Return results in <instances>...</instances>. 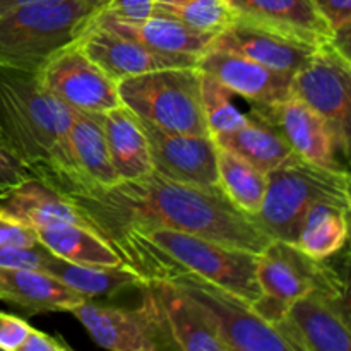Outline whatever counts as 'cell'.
I'll list each match as a JSON object with an SVG mask.
<instances>
[{"label": "cell", "instance_id": "d4e9b609", "mask_svg": "<svg viewBox=\"0 0 351 351\" xmlns=\"http://www.w3.org/2000/svg\"><path fill=\"white\" fill-rule=\"evenodd\" d=\"M41 269L67 285L84 300H91L95 297H112L127 288H139L144 283L143 278L125 264L86 266V264L69 263L51 254L50 250L45 256Z\"/></svg>", "mask_w": 351, "mask_h": 351}, {"label": "cell", "instance_id": "83f0119b", "mask_svg": "<svg viewBox=\"0 0 351 351\" xmlns=\"http://www.w3.org/2000/svg\"><path fill=\"white\" fill-rule=\"evenodd\" d=\"M350 211L351 208L331 202L314 204L302 219L293 245L319 261L336 256L348 242Z\"/></svg>", "mask_w": 351, "mask_h": 351}, {"label": "cell", "instance_id": "8fae6325", "mask_svg": "<svg viewBox=\"0 0 351 351\" xmlns=\"http://www.w3.org/2000/svg\"><path fill=\"white\" fill-rule=\"evenodd\" d=\"M291 351H350L348 295L317 290L288 307L274 324Z\"/></svg>", "mask_w": 351, "mask_h": 351}, {"label": "cell", "instance_id": "cb8c5ba5", "mask_svg": "<svg viewBox=\"0 0 351 351\" xmlns=\"http://www.w3.org/2000/svg\"><path fill=\"white\" fill-rule=\"evenodd\" d=\"M69 146L72 160L88 189H108L120 182L106 146L99 113L72 110Z\"/></svg>", "mask_w": 351, "mask_h": 351}, {"label": "cell", "instance_id": "ffe728a7", "mask_svg": "<svg viewBox=\"0 0 351 351\" xmlns=\"http://www.w3.org/2000/svg\"><path fill=\"white\" fill-rule=\"evenodd\" d=\"M99 26L139 41L163 53L192 55L201 58L211 48L215 33L194 29L167 14L154 12L143 21H122L99 10L95 17Z\"/></svg>", "mask_w": 351, "mask_h": 351}, {"label": "cell", "instance_id": "52a82bcc", "mask_svg": "<svg viewBox=\"0 0 351 351\" xmlns=\"http://www.w3.org/2000/svg\"><path fill=\"white\" fill-rule=\"evenodd\" d=\"M256 276L261 297L252 308L271 326L283 317L293 302L311 291L346 290L339 274L324 261L314 259L283 240H271L257 254Z\"/></svg>", "mask_w": 351, "mask_h": 351}, {"label": "cell", "instance_id": "5b68a950", "mask_svg": "<svg viewBox=\"0 0 351 351\" xmlns=\"http://www.w3.org/2000/svg\"><path fill=\"white\" fill-rule=\"evenodd\" d=\"M317 202L351 208L348 171L319 167L295 154L267 173L263 204L250 219L271 240L295 243L302 219Z\"/></svg>", "mask_w": 351, "mask_h": 351}, {"label": "cell", "instance_id": "f546056e", "mask_svg": "<svg viewBox=\"0 0 351 351\" xmlns=\"http://www.w3.org/2000/svg\"><path fill=\"white\" fill-rule=\"evenodd\" d=\"M154 12L167 14L194 29L215 34L221 33L235 19L225 0H154Z\"/></svg>", "mask_w": 351, "mask_h": 351}, {"label": "cell", "instance_id": "7c38bea8", "mask_svg": "<svg viewBox=\"0 0 351 351\" xmlns=\"http://www.w3.org/2000/svg\"><path fill=\"white\" fill-rule=\"evenodd\" d=\"M96 345L113 351L173 350L153 307L143 297L137 308L106 307L82 302L71 312Z\"/></svg>", "mask_w": 351, "mask_h": 351}, {"label": "cell", "instance_id": "5bb4252c", "mask_svg": "<svg viewBox=\"0 0 351 351\" xmlns=\"http://www.w3.org/2000/svg\"><path fill=\"white\" fill-rule=\"evenodd\" d=\"M149 302L173 350L228 351L211 319L177 285L167 280L144 281L139 287Z\"/></svg>", "mask_w": 351, "mask_h": 351}, {"label": "cell", "instance_id": "277c9868", "mask_svg": "<svg viewBox=\"0 0 351 351\" xmlns=\"http://www.w3.org/2000/svg\"><path fill=\"white\" fill-rule=\"evenodd\" d=\"M103 0L33 2L0 12V65L36 72L55 51L77 41Z\"/></svg>", "mask_w": 351, "mask_h": 351}, {"label": "cell", "instance_id": "8d00e7d4", "mask_svg": "<svg viewBox=\"0 0 351 351\" xmlns=\"http://www.w3.org/2000/svg\"><path fill=\"white\" fill-rule=\"evenodd\" d=\"M29 322L14 314L0 312V350L19 351L29 332Z\"/></svg>", "mask_w": 351, "mask_h": 351}, {"label": "cell", "instance_id": "e575fe53", "mask_svg": "<svg viewBox=\"0 0 351 351\" xmlns=\"http://www.w3.org/2000/svg\"><path fill=\"white\" fill-rule=\"evenodd\" d=\"M101 12L122 21H143L154 14V0H103Z\"/></svg>", "mask_w": 351, "mask_h": 351}, {"label": "cell", "instance_id": "3957f363", "mask_svg": "<svg viewBox=\"0 0 351 351\" xmlns=\"http://www.w3.org/2000/svg\"><path fill=\"white\" fill-rule=\"evenodd\" d=\"M105 240L144 281L187 271L233 291L250 305L261 297L257 254L167 228L125 230Z\"/></svg>", "mask_w": 351, "mask_h": 351}, {"label": "cell", "instance_id": "4dcf8cb0", "mask_svg": "<svg viewBox=\"0 0 351 351\" xmlns=\"http://www.w3.org/2000/svg\"><path fill=\"white\" fill-rule=\"evenodd\" d=\"M202 108L211 136L230 132L249 122V115L240 112L233 103V93L208 74L201 77Z\"/></svg>", "mask_w": 351, "mask_h": 351}, {"label": "cell", "instance_id": "484cf974", "mask_svg": "<svg viewBox=\"0 0 351 351\" xmlns=\"http://www.w3.org/2000/svg\"><path fill=\"white\" fill-rule=\"evenodd\" d=\"M213 139L216 146L232 151L264 173H269L295 156L293 149L274 127L250 113L245 125L230 132L215 134Z\"/></svg>", "mask_w": 351, "mask_h": 351}, {"label": "cell", "instance_id": "7a4b0ae2", "mask_svg": "<svg viewBox=\"0 0 351 351\" xmlns=\"http://www.w3.org/2000/svg\"><path fill=\"white\" fill-rule=\"evenodd\" d=\"M72 108L41 86L38 74L0 65V139L31 177L65 195L84 192L69 146Z\"/></svg>", "mask_w": 351, "mask_h": 351}, {"label": "cell", "instance_id": "74e56055", "mask_svg": "<svg viewBox=\"0 0 351 351\" xmlns=\"http://www.w3.org/2000/svg\"><path fill=\"white\" fill-rule=\"evenodd\" d=\"M72 348L58 336H50L31 328L19 351H71Z\"/></svg>", "mask_w": 351, "mask_h": 351}, {"label": "cell", "instance_id": "1f68e13d", "mask_svg": "<svg viewBox=\"0 0 351 351\" xmlns=\"http://www.w3.org/2000/svg\"><path fill=\"white\" fill-rule=\"evenodd\" d=\"M332 33V41L348 53L351 27V0H312Z\"/></svg>", "mask_w": 351, "mask_h": 351}, {"label": "cell", "instance_id": "ba28073f", "mask_svg": "<svg viewBox=\"0 0 351 351\" xmlns=\"http://www.w3.org/2000/svg\"><path fill=\"white\" fill-rule=\"evenodd\" d=\"M165 280L197 302L228 351H291L278 329L259 317L252 305L233 291L187 271Z\"/></svg>", "mask_w": 351, "mask_h": 351}, {"label": "cell", "instance_id": "ac0fdd59", "mask_svg": "<svg viewBox=\"0 0 351 351\" xmlns=\"http://www.w3.org/2000/svg\"><path fill=\"white\" fill-rule=\"evenodd\" d=\"M211 48L232 51L273 71L293 75L317 47L290 40L247 21L233 19L228 27L216 34Z\"/></svg>", "mask_w": 351, "mask_h": 351}, {"label": "cell", "instance_id": "d6a6232c", "mask_svg": "<svg viewBox=\"0 0 351 351\" xmlns=\"http://www.w3.org/2000/svg\"><path fill=\"white\" fill-rule=\"evenodd\" d=\"M27 178H31L27 168L0 139V201Z\"/></svg>", "mask_w": 351, "mask_h": 351}, {"label": "cell", "instance_id": "f1b7e54d", "mask_svg": "<svg viewBox=\"0 0 351 351\" xmlns=\"http://www.w3.org/2000/svg\"><path fill=\"white\" fill-rule=\"evenodd\" d=\"M267 173L232 151L218 147V185L235 208L254 216L263 204Z\"/></svg>", "mask_w": 351, "mask_h": 351}, {"label": "cell", "instance_id": "8992f818", "mask_svg": "<svg viewBox=\"0 0 351 351\" xmlns=\"http://www.w3.org/2000/svg\"><path fill=\"white\" fill-rule=\"evenodd\" d=\"M199 67H168L119 81L122 105L168 132L211 136L202 108Z\"/></svg>", "mask_w": 351, "mask_h": 351}, {"label": "cell", "instance_id": "9c48e42d", "mask_svg": "<svg viewBox=\"0 0 351 351\" xmlns=\"http://www.w3.org/2000/svg\"><path fill=\"white\" fill-rule=\"evenodd\" d=\"M291 95L307 103L329 127L336 149L348 154L351 62L335 41L319 45L291 77Z\"/></svg>", "mask_w": 351, "mask_h": 351}, {"label": "cell", "instance_id": "44dd1931", "mask_svg": "<svg viewBox=\"0 0 351 351\" xmlns=\"http://www.w3.org/2000/svg\"><path fill=\"white\" fill-rule=\"evenodd\" d=\"M0 211L29 228L75 223L91 228L86 216L69 195L50 187L40 178H27L0 201Z\"/></svg>", "mask_w": 351, "mask_h": 351}, {"label": "cell", "instance_id": "603a6c76", "mask_svg": "<svg viewBox=\"0 0 351 351\" xmlns=\"http://www.w3.org/2000/svg\"><path fill=\"white\" fill-rule=\"evenodd\" d=\"M99 117L110 160L120 180L149 175L153 171L149 147L136 113L125 105H119L99 113Z\"/></svg>", "mask_w": 351, "mask_h": 351}, {"label": "cell", "instance_id": "9a60e30c", "mask_svg": "<svg viewBox=\"0 0 351 351\" xmlns=\"http://www.w3.org/2000/svg\"><path fill=\"white\" fill-rule=\"evenodd\" d=\"M250 115L278 130L297 156L319 167L343 170L336 158V144L329 127L307 103L290 95L281 101L250 106Z\"/></svg>", "mask_w": 351, "mask_h": 351}, {"label": "cell", "instance_id": "d6986e66", "mask_svg": "<svg viewBox=\"0 0 351 351\" xmlns=\"http://www.w3.org/2000/svg\"><path fill=\"white\" fill-rule=\"evenodd\" d=\"M235 19L257 24L290 40L319 47L332 33L312 0H225Z\"/></svg>", "mask_w": 351, "mask_h": 351}, {"label": "cell", "instance_id": "836d02e7", "mask_svg": "<svg viewBox=\"0 0 351 351\" xmlns=\"http://www.w3.org/2000/svg\"><path fill=\"white\" fill-rule=\"evenodd\" d=\"M48 250L41 243L34 247L0 245V269L10 267H33L41 269Z\"/></svg>", "mask_w": 351, "mask_h": 351}, {"label": "cell", "instance_id": "4fadbf2b", "mask_svg": "<svg viewBox=\"0 0 351 351\" xmlns=\"http://www.w3.org/2000/svg\"><path fill=\"white\" fill-rule=\"evenodd\" d=\"M146 136L153 170L184 184L218 185V146L213 136L168 132L137 117Z\"/></svg>", "mask_w": 351, "mask_h": 351}, {"label": "cell", "instance_id": "e0dca14e", "mask_svg": "<svg viewBox=\"0 0 351 351\" xmlns=\"http://www.w3.org/2000/svg\"><path fill=\"white\" fill-rule=\"evenodd\" d=\"M197 67L202 74L221 82L233 95L247 99L250 106L271 105L291 95L293 75L273 71L232 51L209 48L201 55Z\"/></svg>", "mask_w": 351, "mask_h": 351}, {"label": "cell", "instance_id": "4316f807", "mask_svg": "<svg viewBox=\"0 0 351 351\" xmlns=\"http://www.w3.org/2000/svg\"><path fill=\"white\" fill-rule=\"evenodd\" d=\"M38 242L55 256L86 266H120L122 259L117 250L91 228L75 223L47 226L34 230Z\"/></svg>", "mask_w": 351, "mask_h": 351}, {"label": "cell", "instance_id": "d590c367", "mask_svg": "<svg viewBox=\"0 0 351 351\" xmlns=\"http://www.w3.org/2000/svg\"><path fill=\"white\" fill-rule=\"evenodd\" d=\"M38 243L40 242L33 228L0 211V245L34 247Z\"/></svg>", "mask_w": 351, "mask_h": 351}, {"label": "cell", "instance_id": "30bf717a", "mask_svg": "<svg viewBox=\"0 0 351 351\" xmlns=\"http://www.w3.org/2000/svg\"><path fill=\"white\" fill-rule=\"evenodd\" d=\"M36 74L41 86L72 110L103 113L122 105L119 82L82 50L79 40L55 51Z\"/></svg>", "mask_w": 351, "mask_h": 351}, {"label": "cell", "instance_id": "7402d4cb", "mask_svg": "<svg viewBox=\"0 0 351 351\" xmlns=\"http://www.w3.org/2000/svg\"><path fill=\"white\" fill-rule=\"evenodd\" d=\"M0 300L26 308L31 314L72 312L86 302L47 271L33 267L0 269Z\"/></svg>", "mask_w": 351, "mask_h": 351}, {"label": "cell", "instance_id": "f35d334b", "mask_svg": "<svg viewBox=\"0 0 351 351\" xmlns=\"http://www.w3.org/2000/svg\"><path fill=\"white\" fill-rule=\"evenodd\" d=\"M33 2H60V0H0V12L12 9V7L23 5V3H33Z\"/></svg>", "mask_w": 351, "mask_h": 351}, {"label": "cell", "instance_id": "2e32d148", "mask_svg": "<svg viewBox=\"0 0 351 351\" xmlns=\"http://www.w3.org/2000/svg\"><path fill=\"white\" fill-rule=\"evenodd\" d=\"M79 45L117 82L160 69L195 67L199 62V58L192 55L153 50L132 38L99 26L95 19L88 31L79 38Z\"/></svg>", "mask_w": 351, "mask_h": 351}, {"label": "cell", "instance_id": "6da1fadb", "mask_svg": "<svg viewBox=\"0 0 351 351\" xmlns=\"http://www.w3.org/2000/svg\"><path fill=\"white\" fill-rule=\"evenodd\" d=\"M69 197L103 239L125 230L167 228L252 254L263 252L271 242L250 216L232 204L219 185L184 184L154 170Z\"/></svg>", "mask_w": 351, "mask_h": 351}]
</instances>
